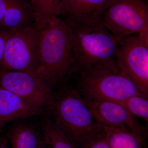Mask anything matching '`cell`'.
<instances>
[{"instance_id": "5bb4252c", "label": "cell", "mask_w": 148, "mask_h": 148, "mask_svg": "<svg viewBox=\"0 0 148 148\" xmlns=\"http://www.w3.org/2000/svg\"><path fill=\"white\" fill-rule=\"evenodd\" d=\"M103 125L111 148H143L146 136L123 127Z\"/></svg>"}, {"instance_id": "ac0fdd59", "label": "cell", "mask_w": 148, "mask_h": 148, "mask_svg": "<svg viewBox=\"0 0 148 148\" xmlns=\"http://www.w3.org/2000/svg\"><path fill=\"white\" fill-rule=\"evenodd\" d=\"M9 35V32L0 28V67L4 53L6 42Z\"/></svg>"}, {"instance_id": "8fae6325", "label": "cell", "mask_w": 148, "mask_h": 148, "mask_svg": "<svg viewBox=\"0 0 148 148\" xmlns=\"http://www.w3.org/2000/svg\"><path fill=\"white\" fill-rule=\"evenodd\" d=\"M113 0H61L56 16L62 18L86 17L101 21Z\"/></svg>"}, {"instance_id": "9a60e30c", "label": "cell", "mask_w": 148, "mask_h": 148, "mask_svg": "<svg viewBox=\"0 0 148 148\" xmlns=\"http://www.w3.org/2000/svg\"><path fill=\"white\" fill-rule=\"evenodd\" d=\"M42 126L45 143L50 148H77L47 114L43 118Z\"/></svg>"}, {"instance_id": "7c38bea8", "label": "cell", "mask_w": 148, "mask_h": 148, "mask_svg": "<svg viewBox=\"0 0 148 148\" xmlns=\"http://www.w3.org/2000/svg\"><path fill=\"white\" fill-rule=\"evenodd\" d=\"M34 13L31 3L26 0H11L1 28L10 32L34 26Z\"/></svg>"}, {"instance_id": "4fadbf2b", "label": "cell", "mask_w": 148, "mask_h": 148, "mask_svg": "<svg viewBox=\"0 0 148 148\" xmlns=\"http://www.w3.org/2000/svg\"><path fill=\"white\" fill-rule=\"evenodd\" d=\"M7 138L11 148H42L45 145L42 135L36 128L25 123L13 126Z\"/></svg>"}, {"instance_id": "5b68a950", "label": "cell", "mask_w": 148, "mask_h": 148, "mask_svg": "<svg viewBox=\"0 0 148 148\" xmlns=\"http://www.w3.org/2000/svg\"><path fill=\"white\" fill-rule=\"evenodd\" d=\"M145 0H113L101 19L120 39L138 34L148 36V5Z\"/></svg>"}, {"instance_id": "d6986e66", "label": "cell", "mask_w": 148, "mask_h": 148, "mask_svg": "<svg viewBox=\"0 0 148 148\" xmlns=\"http://www.w3.org/2000/svg\"><path fill=\"white\" fill-rule=\"evenodd\" d=\"M11 0H0V28Z\"/></svg>"}, {"instance_id": "44dd1931", "label": "cell", "mask_w": 148, "mask_h": 148, "mask_svg": "<svg viewBox=\"0 0 148 148\" xmlns=\"http://www.w3.org/2000/svg\"><path fill=\"white\" fill-rule=\"evenodd\" d=\"M31 3V5L32 7V8H34V6L35 4H36V0H29Z\"/></svg>"}, {"instance_id": "52a82bcc", "label": "cell", "mask_w": 148, "mask_h": 148, "mask_svg": "<svg viewBox=\"0 0 148 148\" xmlns=\"http://www.w3.org/2000/svg\"><path fill=\"white\" fill-rule=\"evenodd\" d=\"M115 61L140 92L148 96V36L132 35L122 39Z\"/></svg>"}, {"instance_id": "2e32d148", "label": "cell", "mask_w": 148, "mask_h": 148, "mask_svg": "<svg viewBox=\"0 0 148 148\" xmlns=\"http://www.w3.org/2000/svg\"><path fill=\"white\" fill-rule=\"evenodd\" d=\"M61 0H36L33 8L35 16L34 26L40 30L56 16L57 9Z\"/></svg>"}, {"instance_id": "30bf717a", "label": "cell", "mask_w": 148, "mask_h": 148, "mask_svg": "<svg viewBox=\"0 0 148 148\" xmlns=\"http://www.w3.org/2000/svg\"><path fill=\"white\" fill-rule=\"evenodd\" d=\"M43 106L0 88V128L10 122L41 114Z\"/></svg>"}, {"instance_id": "7a4b0ae2", "label": "cell", "mask_w": 148, "mask_h": 148, "mask_svg": "<svg viewBox=\"0 0 148 148\" xmlns=\"http://www.w3.org/2000/svg\"><path fill=\"white\" fill-rule=\"evenodd\" d=\"M38 30L36 72L54 88L64 84L73 74L75 59L65 22L53 16Z\"/></svg>"}, {"instance_id": "8992f818", "label": "cell", "mask_w": 148, "mask_h": 148, "mask_svg": "<svg viewBox=\"0 0 148 148\" xmlns=\"http://www.w3.org/2000/svg\"><path fill=\"white\" fill-rule=\"evenodd\" d=\"M38 30L34 26L9 32L1 69L8 71H36Z\"/></svg>"}, {"instance_id": "9c48e42d", "label": "cell", "mask_w": 148, "mask_h": 148, "mask_svg": "<svg viewBox=\"0 0 148 148\" xmlns=\"http://www.w3.org/2000/svg\"><path fill=\"white\" fill-rule=\"evenodd\" d=\"M94 119L102 125L127 128L147 136V129L140 126L122 103L110 100H84Z\"/></svg>"}, {"instance_id": "7402d4cb", "label": "cell", "mask_w": 148, "mask_h": 148, "mask_svg": "<svg viewBox=\"0 0 148 148\" xmlns=\"http://www.w3.org/2000/svg\"><path fill=\"white\" fill-rule=\"evenodd\" d=\"M42 148H50L47 145H46V144L45 143V145L44 146V147H43Z\"/></svg>"}, {"instance_id": "277c9868", "label": "cell", "mask_w": 148, "mask_h": 148, "mask_svg": "<svg viewBox=\"0 0 148 148\" xmlns=\"http://www.w3.org/2000/svg\"><path fill=\"white\" fill-rule=\"evenodd\" d=\"M74 73L77 76L73 87L84 100L123 103L132 95L143 94L120 69L115 60L91 64Z\"/></svg>"}, {"instance_id": "603a6c76", "label": "cell", "mask_w": 148, "mask_h": 148, "mask_svg": "<svg viewBox=\"0 0 148 148\" xmlns=\"http://www.w3.org/2000/svg\"><path fill=\"white\" fill-rule=\"evenodd\" d=\"M145 1H147L148 2V0H145Z\"/></svg>"}, {"instance_id": "6da1fadb", "label": "cell", "mask_w": 148, "mask_h": 148, "mask_svg": "<svg viewBox=\"0 0 148 148\" xmlns=\"http://www.w3.org/2000/svg\"><path fill=\"white\" fill-rule=\"evenodd\" d=\"M45 109L46 114L77 148L104 131L73 87L53 90Z\"/></svg>"}, {"instance_id": "e0dca14e", "label": "cell", "mask_w": 148, "mask_h": 148, "mask_svg": "<svg viewBox=\"0 0 148 148\" xmlns=\"http://www.w3.org/2000/svg\"><path fill=\"white\" fill-rule=\"evenodd\" d=\"M133 116L148 123V96L138 94L130 96L122 103Z\"/></svg>"}, {"instance_id": "3957f363", "label": "cell", "mask_w": 148, "mask_h": 148, "mask_svg": "<svg viewBox=\"0 0 148 148\" xmlns=\"http://www.w3.org/2000/svg\"><path fill=\"white\" fill-rule=\"evenodd\" d=\"M62 19L68 28L73 51V73L91 64L115 60L122 39L109 32L101 21L86 17Z\"/></svg>"}, {"instance_id": "ffe728a7", "label": "cell", "mask_w": 148, "mask_h": 148, "mask_svg": "<svg viewBox=\"0 0 148 148\" xmlns=\"http://www.w3.org/2000/svg\"><path fill=\"white\" fill-rule=\"evenodd\" d=\"M7 137L2 136L0 137V148H10Z\"/></svg>"}, {"instance_id": "ba28073f", "label": "cell", "mask_w": 148, "mask_h": 148, "mask_svg": "<svg viewBox=\"0 0 148 148\" xmlns=\"http://www.w3.org/2000/svg\"><path fill=\"white\" fill-rule=\"evenodd\" d=\"M0 88L43 106L53 88L36 71H8L0 68Z\"/></svg>"}]
</instances>
